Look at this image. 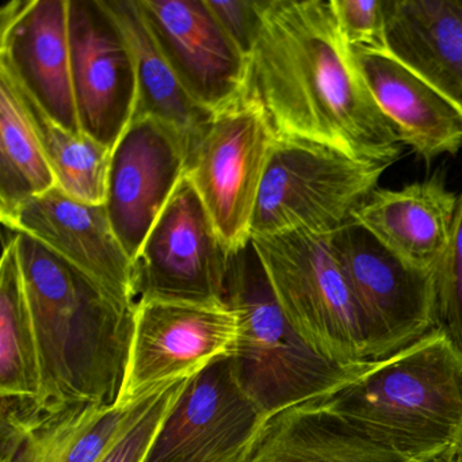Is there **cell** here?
<instances>
[{
    "mask_svg": "<svg viewBox=\"0 0 462 462\" xmlns=\"http://www.w3.org/2000/svg\"><path fill=\"white\" fill-rule=\"evenodd\" d=\"M247 93L263 106L277 136L389 166L404 147L373 98L331 2L267 0Z\"/></svg>",
    "mask_w": 462,
    "mask_h": 462,
    "instance_id": "1",
    "label": "cell"
},
{
    "mask_svg": "<svg viewBox=\"0 0 462 462\" xmlns=\"http://www.w3.org/2000/svg\"><path fill=\"white\" fill-rule=\"evenodd\" d=\"M17 245L42 364L37 405L53 413L83 402L117 404L136 308L34 237L18 232Z\"/></svg>",
    "mask_w": 462,
    "mask_h": 462,
    "instance_id": "2",
    "label": "cell"
},
{
    "mask_svg": "<svg viewBox=\"0 0 462 462\" xmlns=\"http://www.w3.org/2000/svg\"><path fill=\"white\" fill-rule=\"evenodd\" d=\"M326 402L362 435L407 461L440 458L462 438V348L437 327L351 373Z\"/></svg>",
    "mask_w": 462,
    "mask_h": 462,
    "instance_id": "3",
    "label": "cell"
},
{
    "mask_svg": "<svg viewBox=\"0 0 462 462\" xmlns=\"http://www.w3.org/2000/svg\"><path fill=\"white\" fill-rule=\"evenodd\" d=\"M226 304L239 326L232 373L266 418L328 393L358 370L331 364L300 337L278 304L253 239L229 254Z\"/></svg>",
    "mask_w": 462,
    "mask_h": 462,
    "instance_id": "4",
    "label": "cell"
},
{
    "mask_svg": "<svg viewBox=\"0 0 462 462\" xmlns=\"http://www.w3.org/2000/svg\"><path fill=\"white\" fill-rule=\"evenodd\" d=\"M389 164L362 161L320 143L275 137L251 237L288 232L331 236L356 223Z\"/></svg>",
    "mask_w": 462,
    "mask_h": 462,
    "instance_id": "5",
    "label": "cell"
},
{
    "mask_svg": "<svg viewBox=\"0 0 462 462\" xmlns=\"http://www.w3.org/2000/svg\"><path fill=\"white\" fill-rule=\"evenodd\" d=\"M251 239L278 304L305 343L342 369L366 365L361 315L329 236L288 232Z\"/></svg>",
    "mask_w": 462,
    "mask_h": 462,
    "instance_id": "6",
    "label": "cell"
},
{
    "mask_svg": "<svg viewBox=\"0 0 462 462\" xmlns=\"http://www.w3.org/2000/svg\"><path fill=\"white\" fill-rule=\"evenodd\" d=\"M275 137L263 106L247 93L213 113L189 140L185 177L229 253L251 240V224Z\"/></svg>",
    "mask_w": 462,
    "mask_h": 462,
    "instance_id": "7",
    "label": "cell"
},
{
    "mask_svg": "<svg viewBox=\"0 0 462 462\" xmlns=\"http://www.w3.org/2000/svg\"><path fill=\"white\" fill-rule=\"evenodd\" d=\"M329 240L361 315L367 362L388 358L437 328V273L402 263L356 223Z\"/></svg>",
    "mask_w": 462,
    "mask_h": 462,
    "instance_id": "8",
    "label": "cell"
},
{
    "mask_svg": "<svg viewBox=\"0 0 462 462\" xmlns=\"http://www.w3.org/2000/svg\"><path fill=\"white\" fill-rule=\"evenodd\" d=\"M229 251L188 178L134 259V305L226 304Z\"/></svg>",
    "mask_w": 462,
    "mask_h": 462,
    "instance_id": "9",
    "label": "cell"
},
{
    "mask_svg": "<svg viewBox=\"0 0 462 462\" xmlns=\"http://www.w3.org/2000/svg\"><path fill=\"white\" fill-rule=\"evenodd\" d=\"M237 337L236 315L226 304L136 305L117 404L139 402L172 381L194 377L217 359L231 356Z\"/></svg>",
    "mask_w": 462,
    "mask_h": 462,
    "instance_id": "10",
    "label": "cell"
},
{
    "mask_svg": "<svg viewBox=\"0 0 462 462\" xmlns=\"http://www.w3.org/2000/svg\"><path fill=\"white\" fill-rule=\"evenodd\" d=\"M267 419L217 359L186 381L143 462H245Z\"/></svg>",
    "mask_w": 462,
    "mask_h": 462,
    "instance_id": "11",
    "label": "cell"
},
{
    "mask_svg": "<svg viewBox=\"0 0 462 462\" xmlns=\"http://www.w3.org/2000/svg\"><path fill=\"white\" fill-rule=\"evenodd\" d=\"M72 88L80 131L109 150L134 121V53L105 0H69Z\"/></svg>",
    "mask_w": 462,
    "mask_h": 462,
    "instance_id": "12",
    "label": "cell"
},
{
    "mask_svg": "<svg viewBox=\"0 0 462 462\" xmlns=\"http://www.w3.org/2000/svg\"><path fill=\"white\" fill-rule=\"evenodd\" d=\"M188 140L153 117L132 121L112 151L105 207L132 261L186 174Z\"/></svg>",
    "mask_w": 462,
    "mask_h": 462,
    "instance_id": "13",
    "label": "cell"
},
{
    "mask_svg": "<svg viewBox=\"0 0 462 462\" xmlns=\"http://www.w3.org/2000/svg\"><path fill=\"white\" fill-rule=\"evenodd\" d=\"M162 53L189 96L216 113L247 94L250 60L205 0H139Z\"/></svg>",
    "mask_w": 462,
    "mask_h": 462,
    "instance_id": "14",
    "label": "cell"
},
{
    "mask_svg": "<svg viewBox=\"0 0 462 462\" xmlns=\"http://www.w3.org/2000/svg\"><path fill=\"white\" fill-rule=\"evenodd\" d=\"M0 66L61 125L83 134L71 74L69 0H13L2 9Z\"/></svg>",
    "mask_w": 462,
    "mask_h": 462,
    "instance_id": "15",
    "label": "cell"
},
{
    "mask_svg": "<svg viewBox=\"0 0 462 462\" xmlns=\"http://www.w3.org/2000/svg\"><path fill=\"white\" fill-rule=\"evenodd\" d=\"M4 226L39 240L121 304L136 308L134 261L118 240L105 204H88L55 188L21 205Z\"/></svg>",
    "mask_w": 462,
    "mask_h": 462,
    "instance_id": "16",
    "label": "cell"
},
{
    "mask_svg": "<svg viewBox=\"0 0 462 462\" xmlns=\"http://www.w3.org/2000/svg\"><path fill=\"white\" fill-rule=\"evenodd\" d=\"M458 199L437 177L391 190L378 188L356 215L397 259L420 272L437 273L445 258Z\"/></svg>",
    "mask_w": 462,
    "mask_h": 462,
    "instance_id": "17",
    "label": "cell"
},
{
    "mask_svg": "<svg viewBox=\"0 0 462 462\" xmlns=\"http://www.w3.org/2000/svg\"><path fill=\"white\" fill-rule=\"evenodd\" d=\"M356 66L402 145L434 161L462 148V113L389 53L354 51Z\"/></svg>",
    "mask_w": 462,
    "mask_h": 462,
    "instance_id": "18",
    "label": "cell"
},
{
    "mask_svg": "<svg viewBox=\"0 0 462 462\" xmlns=\"http://www.w3.org/2000/svg\"><path fill=\"white\" fill-rule=\"evenodd\" d=\"M385 42L462 113V0H385Z\"/></svg>",
    "mask_w": 462,
    "mask_h": 462,
    "instance_id": "19",
    "label": "cell"
},
{
    "mask_svg": "<svg viewBox=\"0 0 462 462\" xmlns=\"http://www.w3.org/2000/svg\"><path fill=\"white\" fill-rule=\"evenodd\" d=\"M326 394L267 419L245 462H404L343 420Z\"/></svg>",
    "mask_w": 462,
    "mask_h": 462,
    "instance_id": "20",
    "label": "cell"
},
{
    "mask_svg": "<svg viewBox=\"0 0 462 462\" xmlns=\"http://www.w3.org/2000/svg\"><path fill=\"white\" fill-rule=\"evenodd\" d=\"M164 386L128 405L83 402L44 412L13 462H102L139 423Z\"/></svg>",
    "mask_w": 462,
    "mask_h": 462,
    "instance_id": "21",
    "label": "cell"
},
{
    "mask_svg": "<svg viewBox=\"0 0 462 462\" xmlns=\"http://www.w3.org/2000/svg\"><path fill=\"white\" fill-rule=\"evenodd\" d=\"M134 53L137 74L134 118L153 117L190 140L212 117L183 88L148 28L139 0H105Z\"/></svg>",
    "mask_w": 462,
    "mask_h": 462,
    "instance_id": "22",
    "label": "cell"
},
{
    "mask_svg": "<svg viewBox=\"0 0 462 462\" xmlns=\"http://www.w3.org/2000/svg\"><path fill=\"white\" fill-rule=\"evenodd\" d=\"M56 188L28 105L14 75L0 66V217Z\"/></svg>",
    "mask_w": 462,
    "mask_h": 462,
    "instance_id": "23",
    "label": "cell"
},
{
    "mask_svg": "<svg viewBox=\"0 0 462 462\" xmlns=\"http://www.w3.org/2000/svg\"><path fill=\"white\" fill-rule=\"evenodd\" d=\"M9 232L0 261V396L37 400L42 385L39 343L18 256V232Z\"/></svg>",
    "mask_w": 462,
    "mask_h": 462,
    "instance_id": "24",
    "label": "cell"
},
{
    "mask_svg": "<svg viewBox=\"0 0 462 462\" xmlns=\"http://www.w3.org/2000/svg\"><path fill=\"white\" fill-rule=\"evenodd\" d=\"M20 88L55 175L56 188L79 201L104 205L112 150L88 134H78L61 125L23 86L20 85Z\"/></svg>",
    "mask_w": 462,
    "mask_h": 462,
    "instance_id": "25",
    "label": "cell"
},
{
    "mask_svg": "<svg viewBox=\"0 0 462 462\" xmlns=\"http://www.w3.org/2000/svg\"><path fill=\"white\" fill-rule=\"evenodd\" d=\"M438 327L462 348V194L445 258L437 272Z\"/></svg>",
    "mask_w": 462,
    "mask_h": 462,
    "instance_id": "26",
    "label": "cell"
},
{
    "mask_svg": "<svg viewBox=\"0 0 462 462\" xmlns=\"http://www.w3.org/2000/svg\"><path fill=\"white\" fill-rule=\"evenodd\" d=\"M337 25L353 51L388 53L385 0H329Z\"/></svg>",
    "mask_w": 462,
    "mask_h": 462,
    "instance_id": "27",
    "label": "cell"
},
{
    "mask_svg": "<svg viewBox=\"0 0 462 462\" xmlns=\"http://www.w3.org/2000/svg\"><path fill=\"white\" fill-rule=\"evenodd\" d=\"M188 380L174 381L164 386L139 423L116 445L102 462H143L162 421L180 396V391L185 388Z\"/></svg>",
    "mask_w": 462,
    "mask_h": 462,
    "instance_id": "28",
    "label": "cell"
},
{
    "mask_svg": "<svg viewBox=\"0 0 462 462\" xmlns=\"http://www.w3.org/2000/svg\"><path fill=\"white\" fill-rule=\"evenodd\" d=\"M212 14L240 52L250 60L255 48L267 0H205Z\"/></svg>",
    "mask_w": 462,
    "mask_h": 462,
    "instance_id": "29",
    "label": "cell"
},
{
    "mask_svg": "<svg viewBox=\"0 0 462 462\" xmlns=\"http://www.w3.org/2000/svg\"><path fill=\"white\" fill-rule=\"evenodd\" d=\"M404 462H462V448L459 446L456 450L451 453L446 454V456L440 457V458L431 459V461H404Z\"/></svg>",
    "mask_w": 462,
    "mask_h": 462,
    "instance_id": "30",
    "label": "cell"
},
{
    "mask_svg": "<svg viewBox=\"0 0 462 462\" xmlns=\"http://www.w3.org/2000/svg\"><path fill=\"white\" fill-rule=\"evenodd\" d=\"M459 446H461V448H462V438H461V442H459Z\"/></svg>",
    "mask_w": 462,
    "mask_h": 462,
    "instance_id": "31",
    "label": "cell"
}]
</instances>
